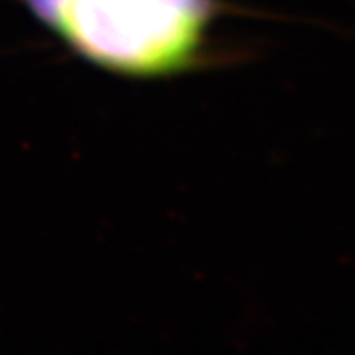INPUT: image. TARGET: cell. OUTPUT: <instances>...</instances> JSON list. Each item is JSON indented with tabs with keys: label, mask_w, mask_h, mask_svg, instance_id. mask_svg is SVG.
Returning a JSON list of instances; mask_svg holds the SVG:
<instances>
[{
	"label": "cell",
	"mask_w": 355,
	"mask_h": 355,
	"mask_svg": "<svg viewBox=\"0 0 355 355\" xmlns=\"http://www.w3.org/2000/svg\"><path fill=\"white\" fill-rule=\"evenodd\" d=\"M216 0H58L50 25L84 58L130 76L194 63Z\"/></svg>",
	"instance_id": "cell-1"
},
{
	"label": "cell",
	"mask_w": 355,
	"mask_h": 355,
	"mask_svg": "<svg viewBox=\"0 0 355 355\" xmlns=\"http://www.w3.org/2000/svg\"><path fill=\"white\" fill-rule=\"evenodd\" d=\"M26 6L30 7L35 15L40 17V20L50 24L53 10H55V6L58 0H25Z\"/></svg>",
	"instance_id": "cell-2"
}]
</instances>
